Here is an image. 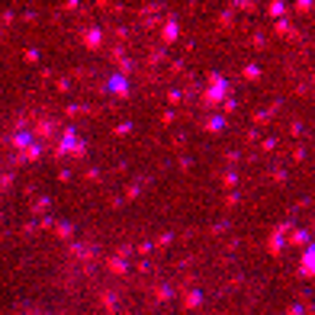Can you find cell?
Instances as JSON below:
<instances>
[{"instance_id":"6","label":"cell","mask_w":315,"mask_h":315,"mask_svg":"<svg viewBox=\"0 0 315 315\" xmlns=\"http://www.w3.org/2000/svg\"><path fill=\"white\" fill-rule=\"evenodd\" d=\"M164 36H168V42H171L174 36H177V23H171V26H168V29H164Z\"/></svg>"},{"instance_id":"7","label":"cell","mask_w":315,"mask_h":315,"mask_svg":"<svg viewBox=\"0 0 315 315\" xmlns=\"http://www.w3.org/2000/svg\"><path fill=\"white\" fill-rule=\"evenodd\" d=\"M270 248H274V251H280V248H283V235H274V241H270Z\"/></svg>"},{"instance_id":"3","label":"cell","mask_w":315,"mask_h":315,"mask_svg":"<svg viewBox=\"0 0 315 315\" xmlns=\"http://www.w3.org/2000/svg\"><path fill=\"white\" fill-rule=\"evenodd\" d=\"M61 151H81V145H77V135H74V132H65V142H61Z\"/></svg>"},{"instance_id":"4","label":"cell","mask_w":315,"mask_h":315,"mask_svg":"<svg viewBox=\"0 0 315 315\" xmlns=\"http://www.w3.org/2000/svg\"><path fill=\"white\" fill-rule=\"evenodd\" d=\"M100 42H103L100 29H90V32H87V45H100Z\"/></svg>"},{"instance_id":"2","label":"cell","mask_w":315,"mask_h":315,"mask_svg":"<svg viewBox=\"0 0 315 315\" xmlns=\"http://www.w3.org/2000/svg\"><path fill=\"white\" fill-rule=\"evenodd\" d=\"M225 93H229V84H225L222 77H213V90H209V100H222Z\"/></svg>"},{"instance_id":"9","label":"cell","mask_w":315,"mask_h":315,"mask_svg":"<svg viewBox=\"0 0 315 315\" xmlns=\"http://www.w3.org/2000/svg\"><path fill=\"white\" fill-rule=\"evenodd\" d=\"M32 142V138L29 135H16V145H20V148H26V145H29Z\"/></svg>"},{"instance_id":"8","label":"cell","mask_w":315,"mask_h":315,"mask_svg":"<svg viewBox=\"0 0 315 315\" xmlns=\"http://www.w3.org/2000/svg\"><path fill=\"white\" fill-rule=\"evenodd\" d=\"M222 126H225V119H222V116H216L213 122H209V129H222Z\"/></svg>"},{"instance_id":"1","label":"cell","mask_w":315,"mask_h":315,"mask_svg":"<svg viewBox=\"0 0 315 315\" xmlns=\"http://www.w3.org/2000/svg\"><path fill=\"white\" fill-rule=\"evenodd\" d=\"M107 90H110V93H126V90H129V81H126L122 74H113L110 81H107Z\"/></svg>"},{"instance_id":"5","label":"cell","mask_w":315,"mask_h":315,"mask_svg":"<svg viewBox=\"0 0 315 315\" xmlns=\"http://www.w3.org/2000/svg\"><path fill=\"white\" fill-rule=\"evenodd\" d=\"M302 264H305V270H302V274H312V248H305V257H302Z\"/></svg>"}]
</instances>
